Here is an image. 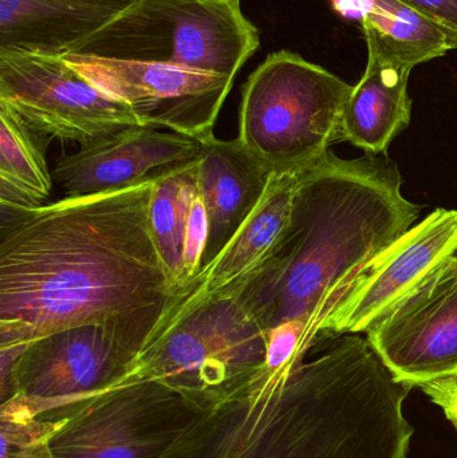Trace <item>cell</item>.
Returning <instances> with one entry per match:
<instances>
[{
	"label": "cell",
	"mask_w": 457,
	"mask_h": 458,
	"mask_svg": "<svg viewBox=\"0 0 457 458\" xmlns=\"http://www.w3.org/2000/svg\"><path fill=\"white\" fill-rule=\"evenodd\" d=\"M63 422L31 416L11 401L0 403V458H54L50 441Z\"/></svg>",
	"instance_id": "44dd1931"
},
{
	"label": "cell",
	"mask_w": 457,
	"mask_h": 458,
	"mask_svg": "<svg viewBox=\"0 0 457 458\" xmlns=\"http://www.w3.org/2000/svg\"><path fill=\"white\" fill-rule=\"evenodd\" d=\"M351 90L298 54H271L244 83L238 140L270 174L311 168L341 141Z\"/></svg>",
	"instance_id": "277c9868"
},
{
	"label": "cell",
	"mask_w": 457,
	"mask_h": 458,
	"mask_svg": "<svg viewBox=\"0 0 457 458\" xmlns=\"http://www.w3.org/2000/svg\"><path fill=\"white\" fill-rule=\"evenodd\" d=\"M369 339L338 335L284 376L262 370L203 411L161 458H405L413 428Z\"/></svg>",
	"instance_id": "7a4b0ae2"
},
{
	"label": "cell",
	"mask_w": 457,
	"mask_h": 458,
	"mask_svg": "<svg viewBox=\"0 0 457 458\" xmlns=\"http://www.w3.org/2000/svg\"><path fill=\"white\" fill-rule=\"evenodd\" d=\"M345 19L360 21L368 53L415 67L456 50L447 32L400 0H330Z\"/></svg>",
	"instance_id": "ac0fdd59"
},
{
	"label": "cell",
	"mask_w": 457,
	"mask_h": 458,
	"mask_svg": "<svg viewBox=\"0 0 457 458\" xmlns=\"http://www.w3.org/2000/svg\"><path fill=\"white\" fill-rule=\"evenodd\" d=\"M388 157L343 160L333 153L302 174L289 225L241 303L265 333L303 319L319 336L362 275L415 225Z\"/></svg>",
	"instance_id": "3957f363"
},
{
	"label": "cell",
	"mask_w": 457,
	"mask_h": 458,
	"mask_svg": "<svg viewBox=\"0 0 457 458\" xmlns=\"http://www.w3.org/2000/svg\"><path fill=\"white\" fill-rule=\"evenodd\" d=\"M266 333L238 296L215 299L156 335L125 381L163 382L201 411L224 403L259 373Z\"/></svg>",
	"instance_id": "8992f818"
},
{
	"label": "cell",
	"mask_w": 457,
	"mask_h": 458,
	"mask_svg": "<svg viewBox=\"0 0 457 458\" xmlns=\"http://www.w3.org/2000/svg\"><path fill=\"white\" fill-rule=\"evenodd\" d=\"M412 70L368 53L367 70L343 109L341 141L372 155L385 153L410 123L408 80Z\"/></svg>",
	"instance_id": "e0dca14e"
},
{
	"label": "cell",
	"mask_w": 457,
	"mask_h": 458,
	"mask_svg": "<svg viewBox=\"0 0 457 458\" xmlns=\"http://www.w3.org/2000/svg\"><path fill=\"white\" fill-rule=\"evenodd\" d=\"M457 252V211L439 208L413 225L362 275L324 336L367 333Z\"/></svg>",
	"instance_id": "7c38bea8"
},
{
	"label": "cell",
	"mask_w": 457,
	"mask_h": 458,
	"mask_svg": "<svg viewBox=\"0 0 457 458\" xmlns=\"http://www.w3.org/2000/svg\"><path fill=\"white\" fill-rule=\"evenodd\" d=\"M397 381L420 387L457 374V256L367 331Z\"/></svg>",
	"instance_id": "8fae6325"
},
{
	"label": "cell",
	"mask_w": 457,
	"mask_h": 458,
	"mask_svg": "<svg viewBox=\"0 0 457 458\" xmlns=\"http://www.w3.org/2000/svg\"><path fill=\"white\" fill-rule=\"evenodd\" d=\"M450 35L457 50V0H400Z\"/></svg>",
	"instance_id": "7402d4cb"
},
{
	"label": "cell",
	"mask_w": 457,
	"mask_h": 458,
	"mask_svg": "<svg viewBox=\"0 0 457 458\" xmlns=\"http://www.w3.org/2000/svg\"><path fill=\"white\" fill-rule=\"evenodd\" d=\"M63 58L105 93L131 106L142 125L199 142L215 136L217 115L235 81L156 62L77 54Z\"/></svg>",
	"instance_id": "30bf717a"
},
{
	"label": "cell",
	"mask_w": 457,
	"mask_h": 458,
	"mask_svg": "<svg viewBox=\"0 0 457 458\" xmlns=\"http://www.w3.org/2000/svg\"><path fill=\"white\" fill-rule=\"evenodd\" d=\"M259 45L241 0H139L70 54L156 62L235 80Z\"/></svg>",
	"instance_id": "5b68a950"
},
{
	"label": "cell",
	"mask_w": 457,
	"mask_h": 458,
	"mask_svg": "<svg viewBox=\"0 0 457 458\" xmlns=\"http://www.w3.org/2000/svg\"><path fill=\"white\" fill-rule=\"evenodd\" d=\"M148 338L109 323H91L35 339L21 355L0 403L56 421L62 411L125 381Z\"/></svg>",
	"instance_id": "52a82bcc"
},
{
	"label": "cell",
	"mask_w": 457,
	"mask_h": 458,
	"mask_svg": "<svg viewBox=\"0 0 457 458\" xmlns=\"http://www.w3.org/2000/svg\"><path fill=\"white\" fill-rule=\"evenodd\" d=\"M13 110L0 105V211L2 231L47 204L53 192L45 147Z\"/></svg>",
	"instance_id": "d6986e66"
},
{
	"label": "cell",
	"mask_w": 457,
	"mask_h": 458,
	"mask_svg": "<svg viewBox=\"0 0 457 458\" xmlns=\"http://www.w3.org/2000/svg\"><path fill=\"white\" fill-rule=\"evenodd\" d=\"M305 171L271 174L262 200L233 240L187 287L172 296L150 341L198 307L241 295L275 252L289 225L295 192Z\"/></svg>",
	"instance_id": "4fadbf2b"
},
{
	"label": "cell",
	"mask_w": 457,
	"mask_h": 458,
	"mask_svg": "<svg viewBox=\"0 0 457 458\" xmlns=\"http://www.w3.org/2000/svg\"><path fill=\"white\" fill-rule=\"evenodd\" d=\"M196 163V187L206 208L208 234L201 268L211 263L262 200L271 174L238 139L204 140Z\"/></svg>",
	"instance_id": "9a60e30c"
},
{
	"label": "cell",
	"mask_w": 457,
	"mask_h": 458,
	"mask_svg": "<svg viewBox=\"0 0 457 458\" xmlns=\"http://www.w3.org/2000/svg\"><path fill=\"white\" fill-rule=\"evenodd\" d=\"M200 152V142L190 137L133 126L59 158L53 177L66 196L115 192L187 168Z\"/></svg>",
	"instance_id": "5bb4252c"
},
{
	"label": "cell",
	"mask_w": 457,
	"mask_h": 458,
	"mask_svg": "<svg viewBox=\"0 0 457 458\" xmlns=\"http://www.w3.org/2000/svg\"><path fill=\"white\" fill-rule=\"evenodd\" d=\"M155 182L66 196L0 236V346L91 323L148 344L173 296L150 231Z\"/></svg>",
	"instance_id": "6da1fadb"
},
{
	"label": "cell",
	"mask_w": 457,
	"mask_h": 458,
	"mask_svg": "<svg viewBox=\"0 0 457 458\" xmlns=\"http://www.w3.org/2000/svg\"><path fill=\"white\" fill-rule=\"evenodd\" d=\"M196 163L156 180L150 200V231L173 295L182 285L188 217L198 195Z\"/></svg>",
	"instance_id": "ffe728a7"
},
{
	"label": "cell",
	"mask_w": 457,
	"mask_h": 458,
	"mask_svg": "<svg viewBox=\"0 0 457 458\" xmlns=\"http://www.w3.org/2000/svg\"><path fill=\"white\" fill-rule=\"evenodd\" d=\"M139 0H0V53L64 56Z\"/></svg>",
	"instance_id": "2e32d148"
},
{
	"label": "cell",
	"mask_w": 457,
	"mask_h": 458,
	"mask_svg": "<svg viewBox=\"0 0 457 458\" xmlns=\"http://www.w3.org/2000/svg\"><path fill=\"white\" fill-rule=\"evenodd\" d=\"M0 105L45 140L99 144L144 126L131 106L94 85L63 56L0 53Z\"/></svg>",
	"instance_id": "9c48e42d"
},
{
	"label": "cell",
	"mask_w": 457,
	"mask_h": 458,
	"mask_svg": "<svg viewBox=\"0 0 457 458\" xmlns=\"http://www.w3.org/2000/svg\"><path fill=\"white\" fill-rule=\"evenodd\" d=\"M203 411L163 382L125 381L56 419L54 458H161Z\"/></svg>",
	"instance_id": "ba28073f"
},
{
	"label": "cell",
	"mask_w": 457,
	"mask_h": 458,
	"mask_svg": "<svg viewBox=\"0 0 457 458\" xmlns=\"http://www.w3.org/2000/svg\"><path fill=\"white\" fill-rule=\"evenodd\" d=\"M420 387L432 403L443 409L457 430V374L427 382Z\"/></svg>",
	"instance_id": "603a6c76"
}]
</instances>
